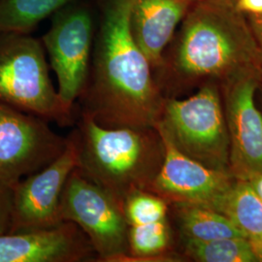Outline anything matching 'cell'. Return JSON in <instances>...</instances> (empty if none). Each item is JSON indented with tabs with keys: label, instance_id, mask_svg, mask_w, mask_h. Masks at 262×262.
Listing matches in <instances>:
<instances>
[{
	"label": "cell",
	"instance_id": "cell-1",
	"mask_svg": "<svg viewBox=\"0 0 262 262\" xmlns=\"http://www.w3.org/2000/svg\"><path fill=\"white\" fill-rule=\"evenodd\" d=\"M131 0H97L98 18L80 113L106 127H155L165 97L132 37Z\"/></svg>",
	"mask_w": 262,
	"mask_h": 262
},
{
	"label": "cell",
	"instance_id": "cell-2",
	"mask_svg": "<svg viewBox=\"0 0 262 262\" xmlns=\"http://www.w3.org/2000/svg\"><path fill=\"white\" fill-rule=\"evenodd\" d=\"M154 76L160 91L202 79L223 85L260 73L262 52L247 16L229 0L194 1Z\"/></svg>",
	"mask_w": 262,
	"mask_h": 262
},
{
	"label": "cell",
	"instance_id": "cell-3",
	"mask_svg": "<svg viewBox=\"0 0 262 262\" xmlns=\"http://www.w3.org/2000/svg\"><path fill=\"white\" fill-rule=\"evenodd\" d=\"M74 132L76 168L123 207L136 190H149L164 149L156 127H106L80 113Z\"/></svg>",
	"mask_w": 262,
	"mask_h": 262
},
{
	"label": "cell",
	"instance_id": "cell-4",
	"mask_svg": "<svg viewBox=\"0 0 262 262\" xmlns=\"http://www.w3.org/2000/svg\"><path fill=\"white\" fill-rule=\"evenodd\" d=\"M0 102L50 122H73L51 80L42 41L28 33L0 32Z\"/></svg>",
	"mask_w": 262,
	"mask_h": 262
},
{
	"label": "cell",
	"instance_id": "cell-5",
	"mask_svg": "<svg viewBox=\"0 0 262 262\" xmlns=\"http://www.w3.org/2000/svg\"><path fill=\"white\" fill-rule=\"evenodd\" d=\"M159 124L179 150L209 168L229 172V135L221 94L205 84L185 98H165Z\"/></svg>",
	"mask_w": 262,
	"mask_h": 262
},
{
	"label": "cell",
	"instance_id": "cell-6",
	"mask_svg": "<svg viewBox=\"0 0 262 262\" xmlns=\"http://www.w3.org/2000/svg\"><path fill=\"white\" fill-rule=\"evenodd\" d=\"M42 38L62 105L73 112L86 83L97 29V0H74L51 17Z\"/></svg>",
	"mask_w": 262,
	"mask_h": 262
},
{
	"label": "cell",
	"instance_id": "cell-7",
	"mask_svg": "<svg viewBox=\"0 0 262 262\" xmlns=\"http://www.w3.org/2000/svg\"><path fill=\"white\" fill-rule=\"evenodd\" d=\"M63 222L78 225L93 245L98 261H126L128 229L123 207L75 168L60 197Z\"/></svg>",
	"mask_w": 262,
	"mask_h": 262
},
{
	"label": "cell",
	"instance_id": "cell-8",
	"mask_svg": "<svg viewBox=\"0 0 262 262\" xmlns=\"http://www.w3.org/2000/svg\"><path fill=\"white\" fill-rule=\"evenodd\" d=\"M49 123L0 102V181L15 186L66 150L67 137L58 135Z\"/></svg>",
	"mask_w": 262,
	"mask_h": 262
},
{
	"label": "cell",
	"instance_id": "cell-9",
	"mask_svg": "<svg viewBox=\"0 0 262 262\" xmlns=\"http://www.w3.org/2000/svg\"><path fill=\"white\" fill-rule=\"evenodd\" d=\"M78 164L74 132L66 150L49 165L14 186L12 224L8 233L50 228L63 223L60 197L66 181Z\"/></svg>",
	"mask_w": 262,
	"mask_h": 262
},
{
	"label": "cell",
	"instance_id": "cell-10",
	"mask_svg": "<svg viewBox=\"0 0 262 262\" xmlns=\"http://www.w3.org/2000/svg\"><path fill=\"white\" fill-rule=\"evenodd\" d=\"M161 137L164 156L149 191L169 204H193L214 209L232 185L230 172L209 168L179 150L165 129L155 125Z\"/></svg>",
	"mask_w": 262,
	"mask_h": 262
},
{
	"label": "cell",
	"instance_id": "cell-11",
	"mask_svg": "<svg viewBox=\"0 0 262 262\" xmlns=\"http://www.w3.org/2000/svg\"><path fill=\"white\" fill-rule=\"evenodd\" d=\"M260 84V73H250L224 84L229 172L245 181L262 174V114L254 100Z\"/></svg>",
	"mask_w": 262,
	"mask_h": 262
},
{
	"label": "cell",
	"instance_id": "cell-12",
	"mask_svg": "<svg viewBox=\"0 0 262 262\" xmlns=\"http://www.w3.org/2000/svg\"><path fill=\"white\" fill-rule=\"evenodd\" d=\"M97 258L82 229L71 222L0 235V262H81Z\"/></svg>",
	"mask_w": 262,
	"mask_h": 262
},
{
	"label": "cell",
	"instance_id": "cell-13",
	"mask_svg": "<svg viewBox=\"0 0 262 262\" xmlns=\"http://www.w3.org/2000/svg\"><path fill=\"white\" fill-rule=\"evenodd\" d=\"M192 3L191 0H131V35L152 72L161 64L165 50Z\"/></svg>",
	"mask_w": 262,
	"mask_h": 262
},
{
	"label": "cell",
	"instance_id": "cell-14",
	"mask_svg": "<svg viewBox=\"0 0 262 262\" xmlns=\"http://www.w3.org/2000/svg\"><path fill=\"white\" fill-rule=\"evenodd\" d=\"M214 210L226 215L251 242L262 238V200L248 181L235 178Z\"/></svg>",
	"mask_w": 262,
	"mask_h": 262
},
{
	"label": "cell",
	"instance_id": "cell-15",
	"mask_svg": "<svg viewBox=\"0 0 262 262\" xmlns=\"http://www.w3.org/2000/svg\"><path fill=\"white\" fill-rule=\"evenodd\" d=\"M172 205L183 238L212 241L245 237L226 215L214 209L193 204Z\"/></svg>",
	"mask_w": 262,
	"mask_h": 262
},
{
	"label": "cell",
	"instance_id": "cell-16",
	"mask_svg": "<svg viewBox=\"0 0 262 262\" xmlns=\"http://www.w3.org/2000/svg\"><path fill=\"white\" fill-rule=\"evenodd\" d=\"M74 0H0V32L28 33Z\"/></svg>",
	"mask_w": 262,
	"mask_h": 262
},
{
	"label": "cell",
	"instance_id": "cell-17",
	"mask_svg": "<svg viewBox=\"0 0 262 262\" xmlns=\"http://www.w3.org/2000/svg\"><path fill=\"white\" fill-rule=\"evenodd\" d=\"M186 255L200 262H257L253 246L245 237L197 241L183 238Z\"/></svg>",
	"mask_w": 262,
	"mask_h": 262
},
{
	"label": "cell",
	"instance_id": "cell-18",
	"mask_svg": "<svg viewBox=\"0 0 262 262\" xmlns=\"http://www.w3.org/2000/svg\"><path fill=\"white\" fill-rule=\"evenodd\" d=\"M130 260H145L161 256L171 244V229L168 219L144 225H130L128 229Z\"/></svg>",
	"mask_w": 262,
	"mask_h": 262
},
{
	"label": "cell",
	"instance_id": "cell-19",
	"mask_svg": "<svg viewBox=\"0 0 262 262\" xmlns=\"http://www.w3.org/2000/svg\"><path fill=\"white\" fill-rule=\"evenodd\" d=\"M169 203L149 190H136L125 198L123 212L128 226L167 219Z\"/></svg>",
	"mask_w": 262,
	"mask_h": 262
},
{
	"label": "cell",
	"instance_id": "cell-20",
	"mask_svg": "<svg viewBox=\"0 0 262 262\" xmlns=\"http://www.w3.org/2000/svg\"><path fill=\"white\" fill-rule=\"evenodd\" d=\"M14 186L0 181V235L10 231L12 224Z\"/></svg>",
	"mask_w": 262,
	"mask_h": 262
},
{
	"label": "cell",
	"instance_id": "cell-21",
	"mask_svg": "<svg viewBox=\"0 0 262 262\" xmlns=\"http://www.w3.org/2000/svg\"><path fill=\"white\" fill-rule=\"evenodd\" d=\"M235 6L246 16L262 15V0H236Z\"/></svg>",
	"mask_w": 262,
	"mask_h": 262
},
{
	"label": "cell",
	"instance_id": "cell-22",
	"mask_svg": "<svg viewBox=\"0 0 262 262\" xmlns=\"http://www.w3.org/2000/svg\"><path fill=\"white\" fill-rule=\"evenodd\" d=\"M249 24L253 30V35L262 52V15L261 16H247Z\"/></svg>",
	"mask_w": 262,
	"mask_h": 262
},
{
	"label": "cell",
	"instance_id": "cell-23",
	"mask_svg": "<svg viewBox=\"0 0 262 262\" xmlns=\"http://www.w3.org/2000/svg\"><path fill=\"white\" fill-rule=\"evenodd\" d=\"M248 182L251 184L254 191L257 193V195L260 197V199L262 200V174L254 176L253 178L250 179Z\"/></svg>",
	"mask_w": 262,
	"mask_h": 262
},
{
	"label": "cell",
	"instance_id": "cell-24",
	"mask_svg": "<svg viewBox=\"0 0 262 262\" xmlns=\"http://www.w3.org/2000/svg\"><path fill=\"white\" fill-rule=\"evenodd\" d=\"M251 244L253 246V252L257 257V260L262 261V238L258 240H255V241H252Z\"/></svg>",
	"mask_w": 262,
	"mask_h": 262
},
{
	"label": "cell",
	"instance_id": "cell-25",
	"mask_svg": "<svg viewBox=\"0 0 262 262\" xmlns=\"http://www.w3.org/2000/svg\"><path fill=\"white\" fill-rule=\"evenodd\" d=\"M260 79H261V82H262V63H261V66H260Z\"/></svg>",
	"mask_w": 262,
	"mask_h": 262
},
{
	"label": "cell",
	"instance_id": "cell-26",
	"mask_svg": "<svg viewBox=\"0 0 262 262\" xmlns=\"http://www.w3.org/2000/svg\"><path fill=\"white\" fill-rule=\"evenodd\" d=\"M191 1H193V2H194V1H197V0H191ZM229 1H233V2H235L236 0H229Z\"/></svg>",
	"mask_w": 262,
	"mask_h": 262
}]
</instances>
